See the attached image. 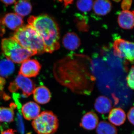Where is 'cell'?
Returning <instances> with one entry per match:
<instances>
[{"label":"cell","mask_w":134,"mask_h":134,"mask_svg":"<svg viewBox=\"0 0 134 134\" xmlns=\"http://www.w3.org/2000/svg\"><path fill=\"white\" fill-rule=\"evenodd\" d=\"M62 43L66 49L74 51L80 46L81 40L76 34L73 32H69L63 37Z\"/></svg>","instance_id":"4fadbf2b"},{"label":"cell","mask_w":134,"mask_h":134,"mask_svg":"<svg viewBox=\"0 0 134 134\" xmlns=\"http://www.w3.org/2000/svg\"><path fill=\"white\" fill-rule=\"evenodd\" d=\"M15 70L14 63L10 60L6 59L0 61V76L7 77L12 75Z\"/></svg>","instance_id":"ac0fdd59"},{"label":"cell","mask_w":134,"mask_h":134,"mask_svg":"<svg viewBox=\"0 0 134 134\" xmlns=\"http://www.w3.org/2000/svg\"><path fill=\"white\" fill-rule=\"evenodd\" d=\"M132 0H123L121 4V7L124 10H128L131 7Z\"/></svg>","instance_id":"603a6c76"},{"label":"cell","mask_w":134,"mask_h":134,"mask_svg":"<svg viewBox=\"0 0 134 134\" xmlns=\"http://www.w3.org/2000/svg\"><path fill=\"white\" fill-rule=\"evenodd\" d=\"M93 0H77V7L80 11L87 12L90 11L93 8Z\"/></svg>","instance_id":"44dd1931"},{"label":"cell","mask_w":134,"mask_h":134,"mask_svg":"<svg viewBox=\"0 0 134 134\" xmlns=\"http://www.w3.org/2000/svg\"><path fill=\"white\" fill-rule=\"evenodd\" d=\"M0 127H1V126H0Z\"/></svg>","instance_id":"f546056e"},{"label":"cell","mask_w":134,"mask_h":134,"mask_svg":"<svg viewBox=\"0 0 134 134\" xmlns=\"http://www.w3.org/2000/svg\"><path fill=\"white\" fill-rule=\"evenodd\" d=\"M14 113L11 108L0 107V122H10L14 121Z\"/></svg>","instance_id":"ffe728a7"},{"label":"cell","mask_w":134,"mask_h":134,"mask_svg":"<svg viewBox=\"0 0 134 134\" xmlns=\"http://www.w3.org/2000/svg\"><path fill=\"white\" fill-rule=\"evenodd\" d=\"M5 83H6V80L3 77L0 76V91L3 90Z\"/></svg>","instance_id":"484cf974"},{"label":"cell","mask_w":134,"mask_h":134,"mask_svg":"<svg viewBox=\"0 0 134 134\" xmlns=\"http://www.w3.org/2000/svg\"><path fill=\"white\" fill-rule=\"evenodd\" d=\"M134 43L121 38L115 39L113 43L114 55L125 58L130 62H134Z\"/></svg>","instance_id":"5b68a950"},{"label":"cell","mask_w":134,"mask_h":134,"mask_svg":"<svg viewBox=\"0 0 134 134\" xmlns=\"http://www.w3.org/2000/svg\"><path fill=\"white\" fill-rule=\"evenodd\" d=\"M14 9L16 14L21 16H25L31 12L32 6L28 0H19L15 3Z\"/></svg>","instance_id":"e0dca14e"},{"label":"cell","mask_w":134,"mask_h":134,"mask_svg":"<svg viewBox=\"0 0 134 134\" xmlns=\"http://www.w3.org/2000/svg\"><path fill=\"white\" fill-rule=\"evenodd\" d=\"M60 2L63 3V6L66 7L68 5L72 4L74 0H58Z\"/></svg>","instance_id":"d4e9b609"},{"label":"cell","mask_w":134,"mask_h":134,"mask_svg":"<svg viewBox=\"0 0 134 134\" xmlns=\"http://www.w3.org/2000/svg\"><path fill=\"white\" fill-rule=\"evenodd\" d=\"M23 47L33 52L36 54L45 52L42 38L36 30L29 24L18 29L13 37Z\"/></svg>","instance_id":"7a4b0ae2"},{"label":"cell","mask_w":134,"mask_h":134,"mask_svg":"<svg viewBox=\"0 0 134 134\" xmlns=\"http://www.w3.org/2000/svg\"><path fill=\"white\" fill-rule=\"evenodd\" d=\"M134 12L123 10L118 17V23L120 27L125 30H131L134 26Z\"/></svg>","instance_id":"30bf717a"},{"label":"cell","mask_w":134,"mask_h":134,"mask_svg":"<svg viewBox=\"0 0 134 134\" xmlns=\"http://www.w3.org/2000/svg\"><path fill=\"white\" fill-rule=\"evenodd\" d=\"M2 21L4 26L12 30H16L23 26V20L22 17L16 13L7 14L2 18Z\"/></svg>","instance_id":"ba28073f"},{"label":"cell","mask_w":134,"mask_h":134,"mask_svg":"<svg viewBox=\"0 0 134 134\" xmlns=\"http://www.w3.org/2000/svg\"><path fill=\"white\" fill-rule=\"evenodd\" d=\"M1 1L5 5H8L14 3L16 0H1Z\"/></svg>","instance_id":"4316f807"},{"label":"cell","mask_w":134,"mask_h":134,"mask_svg":"<svg viewBox=\"0 0 134 134\" xmlns=\"http://www.w3.org/2000/svg\"><path fill=\"white\" fill-rule=\"evenodd\" d=\"M134 107H132L130 109L127 114V117L129 121L133 125H134Z\"/></svg>","instance_id":"cb8c5ba5"},{"label":"cell","mask_w":134,"mask_h":134,"mask_svg":"<svg viewBox=\"0 0 134 134\" xmlns=\"http://www.w3.org/2000/svg\"><path fill=\"white\" fill-rule=\"evenodd\" d=\"M112 5L109 0H96L93 2V11L99 16L106 15L111 11Z\"/></svg>","instance_id":"2e32d148"},{"label":"cell","mask_w":134,"mask_h":134,"mask_svg":"<svg viewBox=\"0 0 134 134\" xmlns=\"http://www.w3.org/2000/svg\"><path fill=\"white\" fill-rule=\"evenodd\" d=\"M33 93L34 100L40 104H47L51 99L50 92L45 86H41L37 87L34 90Z\"/></svg>","instance_id":"7c38bea8"},{"label":"cell","mask_w":134,"mask_h":134,"mask_svg":"<svg viewBox=\"0 0 134 134\" xmlns=\"http://www.w3.org/2000/svg\"><path fill=\"white\" fill-rule=\"evenodd\" d=\"M2 134H15V131L12 129H8L2 132Z\"/></svg>","instance_id":"83f0119b"},{"label":"cell","mask_w":134,"mask_h":134,"mask_svg":"<svg viewBox=\"0 0 134 134\" xmlns=\"http://www.w3.org/2000/svg\"><path fill=\"white\" fill-rule=\"evenodd\" d=\"M97 134H117L116 127L110 122L102 121L99 122L96 127Z\"/></svg>","instance_id":"d6986e66"},{"label":"cell","mask_w":134,"mask_h":134,"mask_svg":"<svg viewBox=\"0 0 134 134\" xmlns=\"http://www.w3.org/2000/svg\"><path fill=\"white\" fill-rule=\"evenodd\" d=\"M32 125L37 134H53L59 127V120L52 111H45L34 120Z\"/></svg>","instance_id":"277c9868"},{"label":"cell","mask_w":134,"mask_h":134,"mask_svg":"<svg viewBox=\"0 0 134 134\" xmlns=\"http://www.w3.org/2000/svg\"><path fill=\"white\" fill-rule=\"evenodd\" d=\"M40 107L37 103L30 101L24 104L21 108V113L25 119L34 120L40 114Z\"/></svg>","instance_id":"9c48e42d"},{"label":"cell","mask_w":134,"mask_h":134,"mask_svg":"<svg viewBox=\"0 0 134 134\" xmlns=\"http://www.w3.org/2000/svg\"><path fill=\"white\" fill-rule=\"evenodd\" d=\"M99 123L97 115L93 111L86 113L82 117L80 126L84 129L93 130L96 128Z\"/></svg>","instance_id":"8fae6325"},{"label":"cell","mask_w":134,"mask_h":134,"mask_svg":"<svg viewBox=\"0 0 134 134\" xmlns=\"http://www.w3.org/2000/svg\"><path fill=\"white\" fill-rule=\"evenodd\" d=\"M114 1H115L117 2L119 1H120V0H114Z\"/></svg>","instance_id":"f1b7e54d"},{"label":"cell","mask_w":134,"mask_h":134,"mask_svg":"<svg viewBox=\"0 0 134 134\" xmlns=\"http://www.w3.org/2000/svg\"><path fill=\"white\" fill-rule=\"evenodd\" d=\"M28 22L41 37L45 52L52 53L59 48V28L54 18L44 14L30 16Z\"/></svg>","instance_id":"6da1fadb"},{"label":"cell","mask_w":134,"mask_h":134,"mask_svg":"<svg viewBox=\"0 0 134 134\" xmlns=\"http://www.w3.org/2000/svg\"><path fill=\"white\" fill-rule=\"evenodd\" d=\"M35 89V84L31 80L19 74L14 81L10 83L9 87V91L13 93L21 90L25 97L31 95Z\"/></svg>","instance_id":"8992f818"},{"label":"cell","mask_w":134,"mask_h":134,"mask_svg":"<svg viewBox=\"0 0 134 134\" xmlns=\"http://www.w3.org/2000/svg\"><path fill=\"white\" fill-rule=\"evenodd\" d=\"M128 86L132 90L134 89V67L132 66L127 77Z\"/></svg>","instance_id":"7402d4cb"},{"label":"cell","mask_w":134,"mask_h":134,"mask_svg":"<svg viewBox=\"0 0 134 134\" xmlns=\"http://www.w3.org/2000/svg\"><path fill=\"white\" fill-rule=\"evenodd\" d=\"M108 119L110 123L113 125L120 126L126 121V115L122 108H114L109 113Z\"/></svg>","instance_id":"5bb4252c"},{"label":"cell","mask_w":134,"mask_h":134,"mask_svg":"<svg viewBox=\"0 0 134 134\" xmlns=\"http://www.w3.org/2000/svg\"><path fill=\"white\" fill-rule=\"evenodd\" d=\"M94 108L97 112L102 114L110 113L112 108V103L110 99L105 96H99L96 100Z\"/></svg>","instance_id":"9a60e30c"},{"label":"cell","mask_w":134,"mask_h":134,"mask_svg":"<svg viewBox=\"0 0 134 134\" xmlns=\"http://www.w3.org/2000/svg\"><path fill=\"white\" fill-rule=\"evenodd\" d=\"M41 69V65L37 60L29 59L22 63L19 74L27 77H35Z\"/></svg>","instance_id":"52a82bcc"},{"label":"cell","mask_w":134,"mask_h":134,"mask_svg":"<svg viewBox=\"0 0 134 134\" xmlns=\"http://www.w3.org/2000/svg\"><path fill=\"white\" fill-rule=\"evenodd\" d=\"M1 48L7 59L15 63H22L36 55L33 52L23 47L13 37L3 39Z\"/></svg>","instance_id":"3957f363"}]
</instances>
